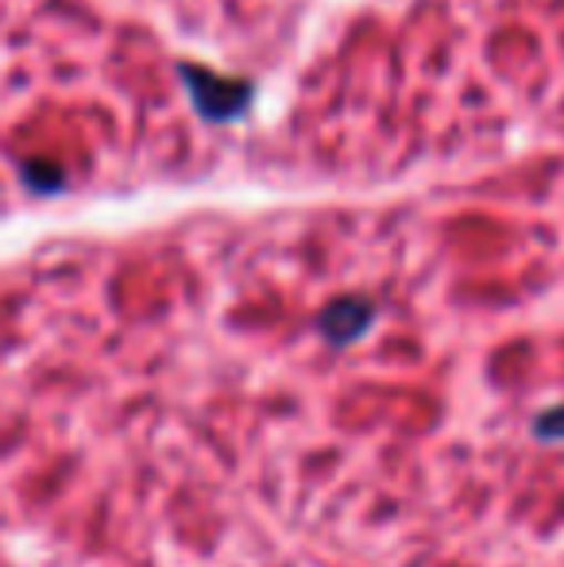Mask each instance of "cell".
Instances as JSON below:
<instances>
[{
    "label": "cell",
    "mask_w": 564,
    "mask_h": 567,
    "mask_svg": "<svg viewBox=\"0 0 564 567\" xmlns=\"http://www.w3.org/2000/svg\"><path fill=\"white\" fill-rule=\"evenodd\" d=\"M371 324H376V306L363 298H337L317 317V332H321L332 348H348V343L363 340Z\"/></svg>",
    "instance_id": "cell-1"
},
{
    "label": "cell",
    "mask_w": 564,
    "mask_h": 567,
    "mask_svg": "<svg viewBox=\"0 0 564 567\" xmlns=\"http://www.w3.org/2000/svg\"><path fill=\"white\" fill-rule=\"evenodd\" d=\"M534 436L545 444H564V405H553V410L537 413L534 417Z\"/></svg>",
    "instance_id": "cell-2"
}]
</instances>
